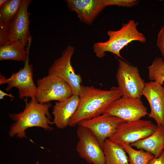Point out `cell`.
<instances>
[{
    "label": "cell",
    "instance_id": "1",
    "mask_svg": "<svg viewBox=\"0 0 164 164\" xmlns=\"http://www.w3.org/2000/svg\"><path fill=\"white\" fill-rule=\"evenodd\" d=\"M79 96V106L69 125L71 127L101 115L113 102L121 97L118 87H112L105 90L82 85Z\"/></svg>",
    "mask_w": 164,
    "mask_h": 164
},
{
    "label": "cell",
    "instance_id": "2",
    "mask_svg": "<svg viewBox=\"0 0 164 164\" xmlns=\"http://www.w3.org/2000/svg\"><path fill=\"white\" fill-rule=\"evenodd\" d=\"M26 105L23 110L18 113L9 114L14 121L11 126L9 132L11 137L15 136L19 138L26 137V130L32 127H39L49 131L53 129L51 125L54 124L51 120L49 108L51 104L50 102L41 104L38 102L36 98L28 102L24 99Z\"/></svg>",
    "mask_w": 164,
    "mask_h": 164
},
{
    "label": "cell",
    "instance_id": "3",
    "mask_svg": "<svg viewBox=\"0 0 164 164\" xmlns=\"http://www.w3.org/2000/svg\"><path fill=\"white\" fill-rule=\"evenodd\" d=\"M138 23L133 20L123 23L117 30H109L107 34L108 39L105 42L95 43L93 46L94 52L98 58L103 57L106 52H110L124 60L120 54L121 50L133 41L145 43L146 38L137 29Z\"/></svg>",
    "mask_w": 164,
    "mask_h": 164
},
{
    "label": "cell",
    "instance_id": "4",
    "mask_svg": "<svg viewBox=\"0 0 164 164\" xmlns=\"http://www.w3.org/2000/svg\"><path fill=\"white\" fill-rule=\"evenodd\" d=\"M158 127L150 120L141 119L124 121L118 125L115 133L108 139L122 147L148 137L155 132Z\"/></svg>",
    "mask_w": 164,
    "mask_h": 164
},
{
    "label": "cell",
    "instance_id": "5",
    "mask_svg": "<svg viewBox=\"0 0 164 164\" xmlns=\"http://www.w3.org/2000/svg\"><path fill=\"white\" fill-rule=\"evenodd\" d=\"M118 60V66L116 78L121 97L141 98L145 83L140 75L138 68L121 59Z\"/></svg>",
    "mask_w": 164,
    "mask_h": 164
},
{
    "label": "cell",
    "instance_id": "6",
    "mask_svg": "<svg viewBox=\"0 0 164 164\" xmlns=\"http://www.w3.org/2000/svg\"><path fill=\"white\" fill-rule=\"evenodd\" d=\"M37 92L35 98L41 104L52 101L63 100L73 94L72 90L64 80L54 75L49 74L37 82Z\"/></svg>",
    "mask_w": 164,
    "mask_h": 164
},
{
    "label": "cell",
    "instance_id": "7",
    "mask_svg": "<svg viewBox=\"0 0 164 164\" xmlns=\"http://www.w3.org/2000/svg\"><path fill=\"white\" fill-rule=\"evenodd\" d=\"M29 50L22 68L13 73L8 78L2 74L0 75V84H7L8 86L5 88L6 91L13 87L17 88L19 97L20 99L25 97L32 99L35 97L37 92V87L33 81L32 65L29 63Z\"/></svg>",
    "mask_w": 164,
    "mask_h": 164
},
{
    "label": "cell",
    "instance_id": "8",
    "mask_svg": "<svg viewBox=\"0 0 164 164\" xmlns=\"http://www.w3.org/2000/svg\"><path fill=\"white\" fill-rule=\"evenodd\" d=\"M74 48L69 45L62 52L59 57L55 60L50 67L48 74L57 76L63 79L71 87L73 94L79 95L81 90L82 79L77 74L71 63Z\"/></svg>",
    "mask_w": 164,
    "mask_h": 164
},
{
    "label": "cell",
    "instance_id": "9",
    "mask_svg": "<svg viewBox=\"0 0 164 164\" xmlns=\"http://www.w3.org/2000/svg\"><path fill=\"white\" fill-rule=\"evenodd\" d=\"M77 134L78 141L76 150L80 157L90 164H105L103 148L95 135L79 125Z\"/></svg>",
    "mask_w": 164,
    "mask_h": 164
},
{
    "label": "cell",
    "instance_id": "10",
    "mask_svg": "<svg viewBox=\"0 0 164 164\" xmlns=\"http://www.w3.org/2000/svg\"><path fill=\"white\" fill-rule=\"evenodd\" d=\"M105 112L125 121L139 119L148 115L141 98L121 97L113 102Z\"/></svg>",
    "mask_w": 164,
    "mask_h": 164
},
{
    "label": "cell",
    "instance_id": "11",
    "mask_svg": "<svg viewBox=\"0 0 164 164\" xmlns=\"http://www.w3.org/2000/svg\"><path fill=\"white\" fill-rule=\"evenodd\" d=\"M124 121L117 117L104 112L97 116L83 120L78 125L89 130L103 148L105 140L111 136L115 132L118 125Z\"/></svg>",
    "mask_w": 164,
    "mask_h": 164
},
{
    "label": "cell",
    "instance_id": "12",
    "mask_svg": "<svg viewBox=\"0 0 164 164\" xmlns=\"http://www.w3.org/2000/svg\"><path fill=\"white\" fill-rule=\"evenodd\" d=\"M142 94L149 105V117L153 119L158 126L164 127V87L154 81L146 82Z\"/></svg>",
    "mask_w": 164,
    "mask_h": 164
},
{
    "label": "cell",
    "instance_id": "13",
    "mask_svg": "<svg viewBox=\"0 0 164 164\" xmlns=\"http://www.w3.org/2000/svg\"><path fill=\"white\" fill-rule=\"evenodd\" d=\"M32 0H22L20 8L9 24L7 31L9 40L23 41L28 44L31 36L29 30L30 13L28 9Z\"/></svg>",
    "mask_w": 164,
    "mask_h": 164
},
{
    "label": "cell",
    "instance_id": "14",
    "mask_svg": "<svg viewBox=\"0 0 164 164\" xmlns=\"http://www.w3.org/2000/svg\"><path fill=\"white\" fill-rule=\"evenodd\" d=\"M67 6L75 12L80 20L91 24L106 7L104 0H67Z\"/></svg>",
    "mask_w": 164,
    "mask_h": 164
},
{
    "label": "cell",
    "instance_id": "15",
    "mask_svg": "<svg viewBox=\"0 0 164 164\" xmlns=\"http://www.w3.org/2000/svg\"><path fill=\"white\" fill-rule=\"evenodd\" d=\"M79 103L78 95L73 94L63 100L57 101L53 107V122L58 128L63 129L69 126L76 113Z\"/></svg>",
    "mask_w": 164,
    "mask_h": 164
},
{
    "label": "cell",
    "instance_id": "16",
    "mask_svg": "<svg viewBox=\"0 0 164 164\" xmlns=\"http://www.w3.org/2000/svg\"><path fill=\"white\" fill-rule=\"evenodd\" d=\"M32 37L28 44L22 41L10 40L0 46V60H26L30 50Z\"/></svg>",
    "mask_w": 164,
    "mask_h": 164
},
{
    "label": "cell",
    "instance_id": "17",
    "mask_svg": "<svg viewBox=\"0 0 164 164\" xmlns=\"http://www.w3.org/2000/svg\"><path fill=\"white\" fill-rule=\"evenodd\" d=\"M158 126L157 130L153 133L130 145L149 152L155 157H158L164 150V127Z\"/></svg>",
    "mask_w": 164,
    "mask_h": 164
},
{
    "label": "cell",
    "instance_id": "18",
    "mask_svg": "<svg viewBox=\"0 0 164 164\" xmlns=\"http://www.w3.org/2000/svg\"><path fill=\"white\" fill-rule=\"evenodd\" d=\"M103 149L105 164H130L127 154L123 148L109 139L105 140Z\"/></svg>",
    "mask_w": 164,
    "mask_h": 164
},
{
    "label": "cell",
    "instance_id": "19",
    "mask_svg": "<svg viewBox=\"0 0 164 164\" xmlns=\"http://www.w3.org/2000/svg\"><path fill=\"white\" fill-rule=\"evenodd\" d=\"M22 0H8L0 7V29L7 30L8 26L18 13Z\"/></svg>",
    "mask_w": 164,
    "mask_h": 164
},
{
    "label": "cell",
    "instance_id": "20",
    "mask_svg": "<svg viewBox=\"0 0 164 164\" xmlns=\"http://www.w3.org/2000/svg\"><path fill=\"white\" fill-rule=\"evenodd\" d=\"M122 147L128 155L130 164H148L154 157L151 153L142 149H135L129 144L124 145Z\"/></svg>",
    "mask_w": 164,
    "mask_h": 164
},
{
    "label": "cell",
    "instance_id": "21",
    "mask_svg": "<svg viewBox=\"0 0 164 164\" xmlns=\"http://www.w3.org/2000/svg\"><path fill=\"white\" fill-rule=\"evenodd\" d=\"M148 68L149 79L163 85L164 83V60L161 57L155 58Z\"/></svg>",
    "mask_w": 164,
    "mask_h": 164
},
{
    "label": "cell",
    "instance_id": "22",
    "mask_svg": "<svg viewBox=\"0 0 164 164\" xmlns=\"http://www.w3.org/2000/svg\"><path fill=\"white\" fill-rule=\"evenodd\" d=\"M106 6L117 5L125 7H132L136 5L138 1L136 0H104Z\"/></svg>",
    "mask_w": 164,
    "mask_h": 164
},
{
    "label": "cell",
    "instance_id": "23",
    "mask_svg": "<svg viewBox=\"0 0 164 164\" xmlns=\"http://www.w3.org/2000/svg\"><path fill=\"white\" fill-rule=\"evenodd\" d=\"M156 45L164 59V26L161 28L158 33Z\"/></svg>",
    "mask_w": 164,
    "mask_h": 164
},
{
    "label": "cell",
    "instance_id": "24",
    "mask_svg": "<svg viewBox=\"0 0 164 164\" xmlns=\"http://www.w3.org/2000/svg\"><path fill=\"white\" fill-rule=\"evenodd\" d=\"M148 164H164V150L158 157L153 158Z\"/></svg>",
    "mask_w": 164,
    "mask_h": 164
},
{
    "label": "cell",
    "instance_id": "25",
    "mask_svg": "<svg viewBox=\"0 0 164 164\" xmlns=\"http://www.w3.org/2000/svg\"><path fill=\"white\" fill-rule=\"evenodd\" d=\"M5 96H7L12 98H14V96L11 94H8L5 93L2 90H0V99H4V97Z\"/></svg>",
    "mask_w": 164,
    "mask_h": 164
},
{
    "label": "cell",
    "instance_id": "26",
    "mask_svg": "<svg viewBox=\"0 0 164 164\" xmlns=\"http://www.w3.org/2000/svg\"><path fill=\"white\" fill-rule=\"evenodd\" d=\"M8 0H0V7L3 5L7 2Z\"/></svg>",
    "mask_w": 164,
    "mask_h": 164
},
{
    "label": "cell",
    "instance_id": "27",
    "mask_svg": "<svg viewBox=\"0 0 164 164\" xmlns=\"http://www.w3.org/2000/svg\"><path fill=\"white\" fill-rule=\"evenodd\" d=\"M35 164H40L39 161H37Z\"/></svg>",
    "mask_w": 164,
    "mask_h": 164
}]
</instances>
